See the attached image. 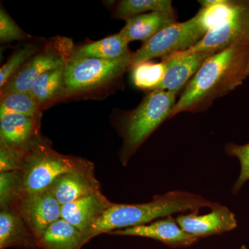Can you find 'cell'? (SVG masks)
I'll return each mask as SVG.
<instances>
[{"label":"cell","instance_id":"cell-1","mask_svg":"<svg viewBox=\"0 0 249 249\" xmlns=\"http://www.w3.org/2000/svg\"><path fill=\"white\" fill-rule=\"evenodd\" d=\"M249 76V44L231 46L206 59L185 86L170 114L204 111L217 98L242 85Z\"/></svg>","mask_w":249,"mask_h":249},{"label":"cell","instance_id":"cell-2","mask_svg":"<svg viewBox=\"0 0 249 249\" xmlns=\"http://www.w3.org/2000/svg\"><path fill=\"white\" fill-rule=\"evenodd\" d=\"M214 203L201 196L185 191H170L154 196L142 204L111 203L90 228V240L102 233L144 225L175 213H199L201 208L211 209Z\"/></svg>","mask_w":249,"mask_h":249},{"label":"cell","instance_id":"cell-3","mask_svg":"<svg viewBox=\"0 0 249 249\" xmlns=\"http://www.w3.org/2000/svg\"><path fill=\"white\" fill-rule=\"evenodd\" d=\"M93 166L91 161L85 159L59 153L41 137L24 154L19 170L24 194L45 191L62 174Z\"/></svg>","mask_w":249,"mask_h":249},{"label":"cell","instance_id":"cell-4","mask_svg":"<svg viewBox=\"0 0 249 249\" xmlns=\"http://www.w3.org/2000/svg\"><path fill=\"white\" fill-rule=\"evenodd\" d=\"M177 93L153 90L143 98L138 107L127 114L122 124L123 145L120 160L127 164L130 157L166 119L176 103Z\"/></svg>","mask_w":249,"mask_h":249},{"label":"cell","instance_id":"cell-5","mask_svg":"<svg viewBox=\"0 0 249 249\" xmlns=\"http://www.w3.org/2000/svg\"><path fill=\"white\" fill-rule=\"evenodd\" d=\"M132 53L115 60L70 56L65 69V95L96 89L119 78L130 70Z\"/></svg>","mask_w":249,"mask_h":249},{"label":"cell","instance_id":"cell-6","mask_svg":"<svg viewBox=\"0 0 249 249\" xmlns=\"http://www.w3.org/2000/svg\"><path fill=\"white\" fill-rule=\"evenodd\" d=\"M207 33L196 15L186 22H178L168 26L132 53L131 69L152 58L160 57L162 59L188 50L202 40Z\"/></svg>","mask_w":249,"mask_h":249},{"label":"cell","instance_id":"cell-7","mask_svg":"<svg viewBox=\"0 0 249 249\" xmlns=\"http://www.w3.org/2000/svg\"><path fill=\"white\" fill-rule=\"evenodd\" d=\"M72 52L71 42L65 38L49 42L15 73L1 89V96L14 92H29L36 80L46 72L66 66Z\"/></svg>","mask_w":249,"mask_h":249},{"label":"cell","instance_id":"cell-8","mask_svg":"<svg viewBox=\"0 0 249 249\" xmlns=\"http://www.w3.org/2000/svg\"><path fill=\"white\" fill-rule=\"evenodd\" d=\"M241 44H249V0H236L230 16L187 51L217 52Z\"/></svg>","mask_w":249,"mask_h":249},{"label":"cell","instance_id":"cell-9","mask_svg":"<svg viewBox=\"0 0 249 249\" xmlns=\"http://www.w3.org/2000/svg\"><path fill=\"white\" fill-rule=\"evenodd\" d=\"M62 206L49 188L38 193L24 194L17 210L36 238L61 218Z\"/></svg>","mask_w":249,"mask_h":249},{"label":"cell","instance_id":"cell-10","mask_svg":"<svg viewBox=\"0 0 249 249\" xmlns=\"http://www.w3.org/2000/svg\"><path fill=\"white\" fill-rule=\"evenodd\" d=\"M209 213L180 214L177 222L184 231L198 237H208L233 230L237 226L235 214L227 206L214 203Z\"/></svg>","mask_w":249,"mask_h":249},{"label":"cell","instance_id":"cell-11","mask_svg":"<svg viewBox=\"0 0 249 249\" xmlns=\"http://www.w3.org/2000/svg\"><path fill=\"white\" fill-rule=\"evenodd\" d=\"M215 52H178L162 58L166 65L164 78L156 90L178 93L199 71L206 59Z\"/></svg>","mask_w":249,"mask_h":249},{"label":"cell","instance_id":"cell-12","mask_svg":"<svg viewBox=\"0 0 249 249\" xmlns=\"http://www.w3.org/2000/svg\"><path fill=\"white\" fill-rule=\"evenodd\" d=\"M40 116L17 113L0 116V143L24 152L40 139Z\"/></svg>","mask_w":249,"mask_h":249},{"label":"cell","instance_id":"cell-13","mask_svg":"<svg viewBox=\"0 0 249 249\" xmlns=\"http://www.w3.org/2000/svg\"><path fill=\"white\" fill-rule=\"evenodd\" d=\"M108 234L154 239L175 248L188 247L199 240L198 237L184 231L177 222L176 219L171 216L160 218L139 227L114 231Z\"/></svg>","mask_w":249,"mask_h":249},{"label":"cell","instance_id":"cell-14","mask_svg":"<svg viewBox=\"0 0 249 249\" xmlns=\"http://www.w3.org/2000/svg\"><path fill=\"white\" fill-rule=\"evenodd\" d=\"M48 188L61 206L101 191L93 166L62 174Z\"/></svg>","mask_w":249,"mask_h":249},{"label":"cell","instance_id":"cell-15","mask_svg":"<svg viewBox=\"0 0 249 249\" xmlns=\"http://www.w3.org/2000/svg\"><path fill=\"white\" fill-rule=\"evenodd\" d=\"M111 203L101 191L96 192L82 199L62 205L61 218L88 235L93 223Z\"/></svg>","mask_w":249,"mask_h":249},{"label":"cell","instance_id":"cell-16","mask_svg":"<svg viewBox=\"0 0 249 249\" xmlns=\"http://www.w3.org/2000/svg\"><path fill=\"white\" fill-rule=\"evenodd\" d=\"M38 249L37 238L17 210L0 212V249Z\"/></svg>","mask_w":249,"mask_h":249},{"label":"cell","instance_id":"cell-17","mask_svg":"<svg viewBox=\"0 0 249 249\" xmlns=\"http://www.w3.org/2000/svg\"><path fill=\"white\" fill-rule=\"evenodd\" d=\"M176 22L177 14L174 9L147 13L127 19L119 34L129 43L134 40L145 43L162 29Z\"/></svg>","mask_w":249,"mask_h":249},{"label":"cell","instance_id":"cell-18","mask_svg":"<svg viewBox=\"0 0 249 249\" xmlns=\"http://www.w3.org/2000/svg\"><path fill=\"white\" fill-rule=\"evenodd\" d=\"M90 240L85 232L60 218L37 238L41 249H81Z\"/></svg>","mask_w":249,"mask_h":249},{"label":"cell","instance_id":"cell-19","mask_svg":"<svg viewBox=\"0 0 249 249\" xmlns=\"http://www.w3.org/2000/svg\"><path fill=\"white\" fill-rule=\"evenodd\" d=\"M128 45L129 42L119 33L73 50L71 56L115 60L132 53Z\"/></svg>","mask_w":249,"mask_h":249},{"label":"cell","instance_id":"cell-20","mask_svg":"<svg viewBox=\"0 0 249 249\" xmlns=\"http://www.w3.org/2000/svg\"><path fill=\"white\" fill-rule=\"evenodd\" d=\"M65 67L46 72L39 77L30 90L41 106L65 94Z\"/></svg>","mask_w":249,"mask_h":249},{"label":"cell","instance_id":"cell-21","mask_svg":"<svg viewBox=\"0 0 249 249\" xmlns=\"http://www.w3.org/2000/svg\"><path fill=\"white\" fill-rule=\"evenodd\" d=\"M131 78L134 85L142 89L156 90L164 78L166 65L164 61H145L131 69Z\"/></svg>","mask_w":249,"mask_h":249},{"label":"cell","instance_id":"cell-22","mask_svg":"<svg viewBox=\"0 0 249 249\" xmlns=\"http://www.w3.org/2000/svg\"><path fill=\"white\" fill-rule=\"evenodd\" d=\"M173 9L172 1L169 0H122L118 3L114 16L117 19L127 21L147 13Z\"/></svg>","mask_w":249,"mask_h":249},{"label":"cell","instance_id":"cell-23","mask_svg":"<svg viewBox=\"0 0 249 249\" xmlns=\"http://www.w3.org/2000/svg\"><path fill=\"white\" fill-rule=\"evenodd\" d=\"M40 103L30 92H14L1 96L0 116L17 113L29 116H40Z\"/></svg>","mask_w":249,"mask_h":249},{"label":"cell","instance_id":"cell-24","mask_svg":"<svg viewBox=\"0 0 249 249\" xmlns=\"http://www.w3.org/2000/svg\"><path fill=\"white\" fill-rule=\"evenodd\" d=\"M23 196L20 172L0 173V209H16Z\"/></svg>","mask_w":249,"mask_h":249},{"label":"cell","instance_id":"cell-25","mask_svg":"<svg viewBox=\"0 0 249 249\" xmlns=\"http://www.w3.org/2000/svg\"><path fill=\"white\" fill-rule=\"evenodd\" d=\"M235 1L219 0L214 6L201 8L196 14L202 25L209 32L222 24L231 14Z\"/></svg>","mask_w":249,"mask_h":249},{"label":"cell","instance_id":"cell-26","mask_svg":"<svg viewBox=\"0 0 249 249\" xmlns=\"http://www.w3.org/2000/svg\"><path fill=\"white\" fill-rule=\"evenodd\" d=\"M38 52L36 46L27 44L15 52L7 62L0 69V88L7 84L9 80L35 54Z\"/></svg>","mask_w":249,"mask_h":249},{"label":"cell","instance_id":"cell-27","mask_svg":"<svg viewBox=\"0 0 249 249\" xmlns=\"http://www.w3.org/2000/svg\"><path fill=\"white\" fill-rule=\"evenodd\" d=\"M225 152L228 155L237 157L240 162V174L232 188L235 194L249 179V142L243 145L229 142L226 145Z\"/></svg>","mask_w":249,"mask_h":249},{"label":"cell","instance_id":"cell-28","mask_svg":"<svg viewBox=\"0 0 249 249\" xmlns=\"http://www.w3.org/2000/svg\"><path fill=\"white\" fill-rule=\"evenodd\" d=\"M27 37V34L19 27L10 17L9 15L1 8L0 9V42L1 43L22 40Z\"/></svg>","mask_w":249,"mask_h":249},{"label":"cell","instance_id":"cell-29","mask_svg":"<svg viewBox=\"0 0 249 249\" xmlns=\"http://www.w3.org/2000/svg\"><path fill=\"white\" fill-rule=\"evenodd\" d=\"M24 154L0 143V173L19 171L24 162Z\"/></svg>","mask_w":249,"mask_h":249},{"label":"cell","instance_id":"cell-30","mask_svg":"<svg viewBox=\"0 0 249 249\" xmlns=\"http://www.w3.org/2000/svg\"><path fill=\"white\" fill-rule=\"evenodd\" d=\"M240 249H248L247 248V247H245V246H242V247H241Z\"/></svg>","mask_w":249,"mask_h":249}]
</instances>
